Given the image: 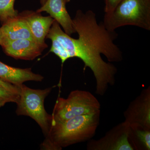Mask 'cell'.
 <instances>
[{
    "instance_id": "cell-1",
    "label": "cell",
    "mask_w": 150,
    "mask_h": 150,
    "mask_svg": "<svg viewBox=\"0 0 150 150\" xmlns=\"http://www.w3.org/2000/svg\"><path fill=\"white\" fill-rule=\"evenodd\" d=\"M78 38L66 33L58 23L52 25L47 35L52 45L50 52L61 59L62 65L68 59L78 58L83 62V71L91 70L96 81V93L103 96L110 86L115 84L117 68L111 62L123 60L122 51L114 43L118 34L98 23L92 11L79 10L72 19Z\"/></svg>"
},
{
    "instance_id": "cell-2",
    "label": "cell",
    "mask_w": 150,
    "mask_h": 150,
    "mask_svg": "<svg viewBox=\"0 0 150 150\" xmlns=\"http://www.w3.org/2000/svg\"><path fill=\"white\" fill-rule=\"evenodd\" d=\"M100 112L79 115L52 123L42 145L43 148L61 150L71 145L89 141L95 135L99 126Z\"/></svg>"
},
{
    "instance_id": "cell-3",
    "label": "cell",
    "mask_w": 150,
    "mask_h": 150,
    "mask_svg": "<svg viewBox=\"0 0 150 150\" xmlns=\"http://www.w3.org/2000/svg\"><path fill=\"white\" fill-rule=\"evenodd\" d=\"M103 23L110 31L126 25L150 31V0H123L113 10L105 13Z\"/></svg>"
},
{
    "instance_id": "cell-4",
    "label": "cell",
    "mask_w": 150,
    "mask_h": 150,
    "mask_svg": "<svg viewBox=\"0 0 150 150\" xmlns=\"http://www.w3.org/2000/svg\"><path fill=\"white\" fill-rule=\"evenodd\" d=\"M19 87L20 92L16 103L17 115L29 116L35 120L46 137L51 129L52 117L45 110L44 100L53 87L34 89L23 84Z\"/></svg>"
},
{
    "instance_id": "cell-5",
    "label": "cell",
    "mask_w": 150,
    "mask_h": 150,
    "mask_svg": "<svg viewBox=\"0 0 150 150\" xmlns=\"http://www.w3.org/2000/svg\"><path fill=\"white\" fill-rule=\"evenodd\" d=\"M100 103L91 93L80 90L73 91L67 98L60 97L57 98L51 115V124L100 111Z\"/></svg>"
},
{
    "instance_id": "cell-6",
    "label": "cell",
    "mask_w": 150,
    "mask_h": 150,
    "mask_svg": "<svg viewBox=\"0 0 150 150\" xmlns=\"http://www.w3.org/2000/svg\"><path fill=\"white\" fill-rule=\"evenodd\" d=\"M124 122L131 129L150 130V86L144 89L124 111Z\"/></svg>"
},
{
    "instance_id": "cell-7",
    "label": "cell",
    "mask_w": 150,
    "mask_h": 150,
    "mask_svg": "<svg viewBox=\"0 0 150 150\" xmlns=\"http://www.w3.org/2000/svg\"><path fill=\"white\" fill-rule=\"evenodd\" d=\"M129 126L124 121L108 131L98 140L91 139L88 150H134L129 140Z\"/></svg>"
},
{
    "instance_id": "cell-8",
    "label": "cell",
    "mask_w": 150,
    "mask_h": 150,
    "mask_svg": "<svg viewBox=\"0 0 150 150\" xmlns=\"http://www.w3.org/2000/svg\"><path fill=\"white\" fill-rule=\"evenodd\" d=\"M1 46L8 56L15 59L31 61L42 54L48 45H41L30 39H19L3 42Z\"/></svg>"
},
{
    "instance_id": "cell-9",
    "label": "cell",
    "mask_w": 150,
    "mask_h": 150,
    "mask_svg": "<svg viewBox=\"0 0 150 150\" xmlns=\"http://www.w3.org/2000/svg\"><path fill=\"white\" fill-rule=\"evenodd\" d=\"M41 13L25 11L20 13L27 22L33 39L41 45L47 46L45 38L54 21L50 16H43Z\"/></svg>"
},
{
    "instance_id": "cell-10",
    "label": "cell",
    "mask_w": 150,
    "mask_h": 150,
    "mask_svg": "<svg viewBox=\"0 0 150 150\" xmlns=\"http://www.w3.org/2000/svg\"><path fill=\"white\" fill-rule=\"evenodd\" d=\"M64 0H47L36 11L46 12L63 28L64 31L71 35L76 33L73 27L72 19L67 11Z\"/></svg>"
},
{
    "instance_id": "cell-11",
    "label": "cell",
    "mask_w": 150,
    "mask_h": 150,
    "mask_svg": "<svg viewBox=\"0 0 150 150\" xmlns=\"http://www.w3.org/2000/svg\"><path fill=\"white\" fill-rule=\"evenodd\" d=\"M0 79L14 85L20 86L28 81H42L44 77L33 72L31 68H15L0 61Z\"/></svg>"
},
{
    "instance_id": "cell-12",
    "label": "cell",
    "mask_w": 150,
    "mask_h": 150,
    "mask_svg": "<svg viewBox=\"0 0 150 150\" xmlns=\"http://www.w3.org/2000/svg\"><path fill=\"white\" fill-rule=\"evenodd\" d=\"M1 28L2 43L23 38L34 40L27 22L20 13L2 25Z\"/></svg>"
},
{
    "instance_id": "cell-13",
    "label": "cell",
    "mask_w": 150,
    "mask_h": 150,
    "mask_svg": "<svg viewBox=\"0 0 150 150\" xmlns=\"http://www.w3.org/2000/svg\"><path fill=\"white\" fill-rule=\"evenodd\" d=\"M129 140L134 150H150V130L129 128Z\"/></svg>"
},
{
    "instance_id": "cell-14",
    "label": "cell",
    "mask_w": 150,
    "mask_h": 150,
    "mask_svg": "<svg viewBox=\"0 0 150 150\" xmlns=\"http://www.w3.org/2000/svg\"><path fill=\"white\" fill-rule=\"evenodd\" d=\"M15 1L0 0V21L2 25L18 14V11L14 6Z\"/></svg>"
},
{
    "instance_id": "cell-15",
    "label": "cell",
    "mask_w": 150,
    "mask_h": 150,
    "mask_svg": "<svg viewBox=\"0 0 150 150\" xmlns=\"http://www.w3.org/2000/svg\"><path fill=\"white\" fill-rule=\"evenodd\" d=\"M19 96L20 93L11 91L0 85V108L8 103H16Z\"/></svg>"
},
{
    "instance_id": "cell-16",
    "label": "cell",
    "mask_w": 150,
    "mask_h": 150,
    "mask_svg": "<svg viewBox=\"0 0 150 150\" xmlns=\"http://www.w3.org/2000/svg\"><path fill=\"white\" fill-rule=\"evenodd\" d=\"M123 0H104L105 13L110 12Z\"/></svg>"
},
{
    "instance_id": "cell-17",
    "label": "cell",
    "mask_w": 150,
    "mask_h": 150,
    "mask_svg": "<svg viewBox=\"0 0 150 150\" xmlns=\"http://www.w3.org/2000/svg\"><path fill=\"white\" fill-rule=\"evenodd\" d=\"M0 85L11 91L18 93H20V88L19 86L14 85L12 84L6 82L1 79H0Z\"/></svg>"
},
{
    "instance_id": "cell-18",
    "label": "cell",
    "mask_w": 150,
    "mask_h": 150,
    "mask_svg": "<svg viewBox=\"0 0 150 150\" xmlns=\"http://www.w3.org/2000/svg\"><path fill=\"white\" fill-rule=\"evenodd\" d=\"M3 41V34L2 33L0 27V46L1 45Z\"/></svg>"
},
{
    "instance_id": "cell-19",
    "label": "cell",
    "mask_w": 150,
    "mask_h": 150,
    "mask_svg": "<svg viewBox=\"0 0 150 150\" xmlns=\"http://www.w3.org/2000/svg\"><path fill=\"white\" fill-rule=\"evenodd\" d=\"M47 0H40V4H41V6L43 5L46 2Z\"/></svg>"
},
{
    "instance_id": "cell-20",
    "label": "cell",
    "mask_w": 150,
    "mask_h": 150,
    "mask_svg": "<svg viewBox=\"0 0 150 150\" xmlns=\"http://www.w3.org/2000/svg\"><path fill=\"white\" fill-rule=\"evenodd\" d=\"M64 1L65 3H67L69 2L70 1V0H64Z\"/></svg>"
}]
</instances>
